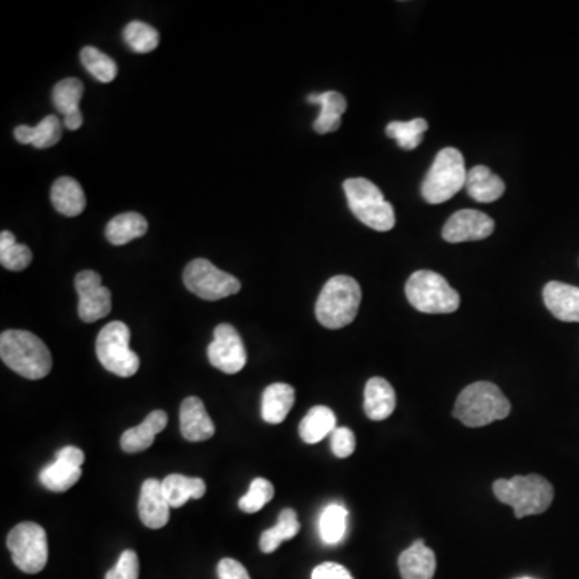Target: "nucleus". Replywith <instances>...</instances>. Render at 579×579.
Returning <instances> with one entry per match:
<instances>
[{"label":"nucleus","mask_w":579,"mask_h":579,"mask_svg":"<svg viewBox=\"0 0 579 579\" xmlns=\"http://www.w3.org/2000/svg\"><path fill=\"white\" fill-rule=\"evenodd\" d=\"M0 358L28 380H41L52 370V354L46 343L26 330H5L0 335Z\"/></svg>","instance_id":"obj_1"},{"label":"nucleus","mask_w":579,"mask_h":579,"mask_svg":"<svg viewBox=\"0 0 579 579\" xmlns=\"http://www.w3.org/2000/svg\"><path fill=\"white\" fill-rule=\"evenodd\" d=\"M509 399L501 388L491 382H477L467 386L454 406V417L470 428L485 427L510 414Z\"/></svg>","instance_id":"obj_2"},{"label":"nucleus","mask_w":579,"mask_h":579,"mask_svg":"<svg viewBox=\"0 0 579 579\" xmlns=\"http://www.w3.org/2000/svg\"><path fill=\"white\" fill-rule=\"evenodd\" d=\"M361 300V285L353 277H332L317 298V321L321 322L325 329H343L358 316Z\"/></svg>","instance_id":"obj_3"},{"label":"nucleus","mask_w":579,"mask_h":579,"mask_svg":"<svg viewBox=\"0 0 579 579\" xmlns=\"http://www.w3.org/2000/svg\"><path fill=\"white\" fill-rule=\"evenodd\" d=\"M493 491L502 504L514 507L517 518L544 514L554 501V488L539 475L494 481Z\"/></svg>","instance_id":"obj_4"},{"label":"nucleus","mask_w":579,"mask_h":579,"mask_svg":"<svg viewBox=\"0 0 579 579\" xmlns=\"http://www.w3.org/2000/svg\"><path fill=\"white\" fill-rule=\"evenodd\" d=\"M351 213L370 229L388 232L396 224L395 208L386 202L382 190L364 177L348 179L343 184Z\"/></svg>","instance_id":"obj_5"},{"label":"nucleus","mask_w":579,"mask_h":579,"mask_svg":"<svg viewBox=\"0 0 579 579\" xmlns=\"http://www.w3.org/2000/svg\"><path fill=\"white\" fill-rule=\"evenodd\" d=\"M467 174L469 171L465 168L464 155L457 148H443L423 179V198L432 205L448 202L465 189Z\"/></svg>","instance_id":"obj_6"},{"label":"nucleus","mask_w":579,"mask_h":579,"mask_svg":"<svg viewBox=\"0 0 579 579\" xmlns=\"http://www.w3.org/2000/svg\"><path fill=\"white\" fill-rule=\"evenodd\" d=\"M406 296L417 311L425 314H451L460 306L459 293L433 271L414 272L407 280Z\"/></svg>","instance_id":"obj_7"},{"label":"nucleus","mask_w":579,"mask_h":579,"mask_svg":"<svg viewBox=\"0 0 579 579\" xmlns=\"http://www.w3.org/2000/svg\"><path fill=\"white\" fill-rule=\"evenodd\" d=\"M129 341L131 330L120 321L105 325L95 341V353L100 364L118 377H132L140 367L139 356L129 348Z\"/></svg>","instance_id":"obj_8"},{"label":"nucleus","mask_w":579,"mask_h":579,"mask_svg":"<svg viewBox=\"0 0 579 579\" xmlns=\"http://www.w3.org/2000/svg\"><path fill=\"white\" fill-rule=\"evenodd\" d=\"M7 547L13 563L28 575H36L46 568L49 544L46 530L41 525L23 522L15 526L7 536Z\"/></svg>","instance_id":"obj_9"},{"label":"nucleus","mask_w":579,"mask_h":579,"mask_svg":"<svg viewBox=\"0 0 579 579\" xmlns=\"http://www.w3.org/2000/svg\"><path fill=\"white\" fill-rule=\"evenodd\" d=\"M184 285L193 295L206 301L224 300L227 296L237 295L242 288L237 277L221 271L203 258L193 259L185 266Z\"/></svg>","instance_id":"obj_10"},{"label":"nucleus","mask_w":579,"mask_h":579,"mask_svg":"<svg viewBox=\"0 0 579 579\" xmlns=\"http://www.w3.org/2000/svg\"><path fill=\"white\" fill-rule=\"evenodd\" d=\"M211 366L224 374H239L247 366V348L239 332L230 324H221L214 330V340L208 346Z\"/></svg>","instance_id":"obj_11"},{"label":"nucleus","mask_w":579,"mask_h":579,"mask_svg":"<svg viewBox=\"0 0 579 579\" xmlns=\"http://www.w3.org/2000/svg\"><path fill=\"white\" fill-rule=\"evenodd\" d=\"M79 295L78 313L81 321L92 324L111 313V292L102 285V277L95 271L79 272L74 279Z\"/></svg>","instance_id":"obj_12"},{"label":"nucleus","mask_w":579,"mask_h":579,"mask_svg":"<svg viewBox=\"0 0 579 579\" xmlns=\"http://www.w3.org/2000/svg\"><path fill=\"white\" fill-rule=\"evenodd\" d=\"M493 218L477 210H462L452 214L443 227V239L449 243L477 242L493 234Z\"/></svg>","instance_id":"obj_13"},{"label":"nucleus","mask_w":579,"mask_h":579,"mask_svg":"<svg viewBox=\"0 0 579 579\" xmlns=\"http://www.w3.org/2000/svg\"><path fill=\"white\" fill-rule=\"evenodd\" d=\"M169 502L166 501L161 481L148 478L140 489L139 517L147 528L160 530L169 522Z\"/></svg>","instance_id":"obj_14"},{"label":"nucleus","mask_w":579,"mask_h":579,"mask_svg":"<svg viewBox=\"0 0 579 579\" xmlns=\"http://www.w3.org/2000/svg\"><path fill=\"white\" fill-rule=\"evenodd\" d=\"M179 420H181L182 436L192 443L210 440L216 432L213 420L206 412L205 404L202 399L195 398V396L182 401Z\"/></svg>","instance_id":"obj_15"},{"label":"nucleus","mask_w":579,"mask_h":579,"mask_svg":"<svg viewBox=\"0 0 579 579\" xmlns=\"http://www.w3.org/2000/svg\"><path fill=\"white\" fill-rule=\"evenodd\" d=\"M84 84L78 78H66L54 87V105L63 116V126L70 131H78L83 126V115L79 103L83 99Z\"/></svg>","instance_id":"obj_16"},{"label":"nucleus","mask_w":579,"mask_h":579,"mask_svg":"<svg viewBox=\"0 0 579 579\" xmlns=\"http://www.w3.org/2000/svg\"><path fill=\"white\" fill-rule=\"evenodd\" d=\"M544 304L559 321L579 322V287L549 282L544 287Z\"/></svg>","instance_id":"obj_17"},{"label":"nucleus","mask_w":579,"mask_h":579,"mask_svg":"<svg viewBox=\"0 0 579 579\" xmlns=\"http://www.w3.org/2000/svg\"><path fill=\"white\" fill-rule=\"evenodd\" d=\"M168 425V414L165 411H153L137 427L129 428L121 436V448L129 454L147 451L157 438L158 433Z\"/></svg>","instance_id":"obj_18"},{"label":"nucleus","mask_w":579,"mask_h":579,"mask_svg":"<svg viewBox=\"0 0 579 579\" xmlns=\"http://www.w3.org/2000/svg\"><path fill=\"white\" fill-rule=\"evenodd\" d=\"M396 409V393L385 378L374 377L364 390V412L370 420L380 422L390 417Z\"/></svg>","instance_id":"obj_19"},{"label":"nucleus","mask_w":579,"mask_h":579,"mask_svg":"<svg viewBox=\"0 0 579 579\" xmlns=\"http://www.w3.org/2000/svg\"><path fill=\"white\" fill-rule=\"evenodd\" d=\"M399 571L403 579H433L436 571V555L422 539L399 555Z\"/></svg>","instance_id":"obj_20"},{"label":"nucleus","mask_w":579,"mask_h":579,"mask_svg":"<svg viewBox=\"0 0 579 579\" xmlns=\"http://www.w3.org/2000/svg\"><path fill=\"white\" fill-rule=\"evenodd\" d=\"M50 200L55 210L63 216L74 218L86 210V195L83 187L73 177H60L52 185Z\"/></svg>","instance_id":"obj_21"},{"label":"nucleus","mask_w":579,"mask_h":579,"mask_svg":"<svg viewBox=\"0 0 579 579\" xmlns=\"http://www.w3.org/2000/svg\"><path fill=\"white\" fill-rule=\"evenodd\" d=\"M465 189L473 200L480 203H493L504 195L506 184L488 166H475L467 174Z\"/></svg>","instance_id":"obj_22"},{"label":"nucleus","mask_w":579,"mask_h":579,"mask_svg":"<svg viewBox=\"0 0 579 579\" xmlns=\"http://www.w3.org/2000/svg\"><path fill=\"white\" fill-rule=\"evenodd\" d=\"M293 404H295L293 386L287 383H272L267 386L263 393V407H261L264 422L272 423V425L284 422L292 411Z\"/></svg>","instance_id":"obj_23"},{"label":"nucleus","mask_w":579,"mask_h":579,"mask_svg":"<svg viewBox=\"0 0 579 579\" xmlns=\"http://www.w3.org/2000/svg\"><path fill=\"white\" fill-rule=\"evenodd\" d=\"M63 123L57 116L49 115L41 123L31 128L21 124L15 129V139L20 144L33 145L34 148H50L62 140Z\"/></svg>","instance_id":"obj_24"},{"label":"nucleus","mask_w":579,"mask_h":579,"mask_svg":"<svg viewBox=\"0 0 579 579\" xmlns=\"http://www.w3.org/2000/svg\"><path fill=\"white\" fill-rule=\"evenodd\" d=\"M308 102L321 105V115L314 121V131L317 134H329L340 129L341 116L346 111V99L340 92L309 95Z\"/></svg>","instance_id":"obj_25"},{"label":"nucleus","mask_w":579,"mask_h":579,"mask_svg":"<svg viewBox=\"0 0 579 579\" xmlns=\"http://www.w3.org/2000/svg\"><path fill=\"white\" fill-rule=\"evenodd\" d=\"M161 485L171 509L185 506L190 499H202L206 493L205 481L202 478L185 477L179 473L168 475L161 481Z\"/></svg>","instance_id":"obj_26"},{"label":"nucleus","mask_w":579,"mask_h":579,"mask_svg":"<svg viewBox=\"0 0 579 579\" xmlns=\"http://www.w3.org/2000/svg\"><path fill=\"white\" fill-rule=\"evenodd\" d=\"M147 219L139 213L118 214L108 222L107 239L113 245H126L132 240L140 239L147 234Z\"/></svg>","instance_id":"obj_27"},{"label":"nucleus","mask_w":579,"mask_h":579,"mask_svg":"<svg viewBox=\"0 0 579 579\" xmlns=\"http://www.w3.org/2000/svg\"><path fill=\"white\" fill-rule=\"evenodd\" d=\"M337 417L332 409L325 406H316L306 414L300 423V436L304 443H321L325 436L335 432Z\"/></svg>","instance_id":"obj_28"},{"label":"nucleus","mask_w":579,"mask_h":579,"mask_svg":"<svg viewBox=\"0 0 579 579\" xmlns=\"http://www.w3.org/2000/svg\"><path fill=\"white\" fill-rule=\"evenodd\" d=\"M300 528L301 525L298 522V515H296L295 510H282L277 525L261 534V541H259L261 551L264 554H272V552L279 549L280 544L284 543V541H290V539L295 538L296 534L300 533Z\"/></svg>","instance_id":"obj_29"},{"label":"nucleus","mask_w":579,"mask_h":579,"mask_svg":"<svg viewBox=\"0 0 579 579\" xmlns=\"http://www.w3.org/2000/svg\"><path fill=\"white\" fill-rule=\"evenodd\" d=\"M83 475V469L68 464L65 460L55 459L54 464L49 465L41 472V483L49 491L54 493H65L78 483Z\"/></svg>","instance_id":"obj_30"},{"label":"nucleus","mask_w":579,"mask_h":579,"mask_svg":"<svg viewBox=\"0 0 579 579\" xmlns=\"http://www.w3.org/2000/svg\"><path fill=\"white\" fill-rule=\"evenodd\" d=\"M33 261V251L29 247L18 243L15 235L10 230H4L0 234V263L9 271H25Z\"/></svg>","instance_id":"obj_31"},{"label":"nucleus","mask_w":579,"mask_h":579,"mask_svg":"<svg viewBox=\"0 0 579 579\" xmlns=\"http://www.w3.org/2000/svg\"><path fill=\"white\" fill-rule=\"evenodd\" d=\"M428 123L423 118L411 121H393L386 126V136L395 139L403 150H415L422 144L423 134L427 132Z\"/></svg>","instance_id":"obj_32"},{"label":"nucleus","mask_w":579,"mask_h":579,"mask_svg":"<svg viewBox=\"0 0 579 579\" xmlns=\"http://www.w3.org/2000/svg\"><path fill=\"white\" fill-rule=\"evenodd\" d=\"M348 510L340 504H330L319 518V531L325 544H338L345 538Z\"/></svg>","instance_id":"obj_33"},{"label":"nucleus","mask_w":579,"mask_h":579,"mask_svg":"<svg viewBox=\"0 0 579 579\" xmlns=\"http://www.w3.org/2000/svg\"><path fill=\"white\" fill-rule=\"evenodd\" d=\"M81 63L86 66V70L94 76L100 83L108 84L115 81L118 74V65L113 58L103 54L102 50L87 46L81 50Z\"/></svg>","instance_id":"obj_34"},{"label":"nucleus","mask_w":579,"mask_h":579,"mask_svg":"<svg viewBox=\"0 0 579 579\" xmlns=\"http://www.w3.org/2000/svg\"><path fill=\"white\" fill-rule=\"evenodd\" d=\"M124 41L137 54H148L160 44V34L153 26L142 21H131L124 28Z\"/></svg>","instance_id":"obj_35"},{"label":"nucleus","mask_w":579,"mask_h":579,"mask_svg":"<svg viewBox=\"0 0 579 579\" xmlns=\"http://www.w3.org/2000/svg\"><path fill=\"white\" fill-rule=\"evenodd\" d=\"M274 493L276 491H274L271 481L256 478V480L251 481L248 493L240 499L239 507L245 514H256L266 506L267 502L272 501Z\"/></svg>","instance_id":"obj_36"},{"label":"nucleus","mask_w":579,"mask_h":579,"mask_svg":"<svg viewBox=\"0 0 579 579\" xmlns=\"http://www.w3.org/2000/svg\"><path fill=\"white\" fill-rule=\"evenodd\" d=\"M105 579H139V557L136 552L124 551L115 568H111Z\"/></svg>","instance_id":"obj_37"},{"label":"nucleus","mask_w":579,"mask_h":579,"mask_svg":"<svg viewBox=\"0 0 579 579\" xmlns=\"http://www.w3.org/2000/svg\"><path fill=\"white\" fill-rule=\"evenodd\" d=\"M356 451V436L350 428H335L332 433V452L340 459L350 457Z\"/></svg>","instance_id":"obj_38"},{"label":"nucleus","mask_w":579,"mask_h":579,"mask_svg":"<svg viewBox=\"0 0 579 579\" xmlns=\"http://www.w3.org/2000/svg\"><path fill=\"white\" fill-rule=\"evenodd\" d=\"M219 579H251L247 568L234 559H222L218 563Z\"/></svg>","instance_id":"obj_39"},{"label":"nucleus","mask_w":579,"mask_h":579,"mask_svg":"<svg viewBox=\"0 0 579 579\" xmlns=\"http://www.w3.org/2000/svg\"><path fill=\"white\" fill-rule=\"evenodd\" d=\"M313 579H353V576L343 565L325 562L314 568Z\"/></svg>","instance_id":"obj_40"},{"label":"nucleus","mask_w":579,"mask_h":579,"mask_svg":"<svg viewBox=\"0 0 579 579\" xmlns=\"http://www.w3.org/2000/svg\"><path fill=\"white\" fill-rule=\"evenodd\" d=\"M57 459L65 460L68 464L83 469L86 457H84V452L81 451V449L74 448V446H66V448L60 449V451L57 452Z\"/></svg>","instance_id":"obj_41"},{"label":"nucleus","mask_w":579,"mask_h":579,"mask_svg":"<svg viewBox=\"0 0 579 579\" xmlns=\"http://www.w3.org/2000/svg\"><path fill=\"white\" fill-rule=\"evenodd\" d=\"M518 579H533V578H518Z\"/></svg>","instance_id":"obj_42"}]
</instances>
